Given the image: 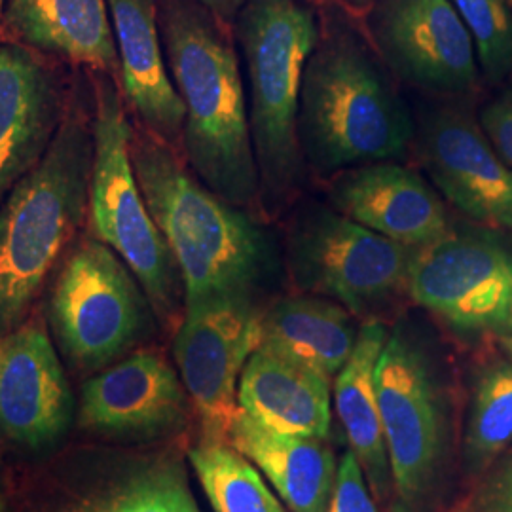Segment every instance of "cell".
Masks as SVG:
<instances>
[{"label":"cell","mask_w":512,"mask_h":512,"mask_svg":"<svg viewBox=\"0 0 512 512\" xmlns=\"http://www.w3.org/2000/svg\"><path fill=\"white\" fill-rule=\"evenodd\" d=\"M188 393L164 355L141 349L82 387L84 427L114 435H158L181 425Z\"/></svg>","instance_id":"17"},{"label":"cell","mask_w":512,"mask_h":512,"mask_svg":"<svg viewBox=\"0 0 512 512\" xmlns=\"http://www.w3.org/2000/svg\"><path fill=\"white\" fill-rule=\"evenodd\" d=\"M131 160L148 211L179 266L184 308L226 294L255 293L274 266L266 230L205 186L177 148L145 128L131 126Z\"/></svg>","instance_id":"2"},{"label":"cell","mask_w":512,"mask_h":512,"mask_svg":"<svg viewBox=\"0 0 512 512\" xmlns=\"http://www.w3.org/2000/svg\"><path fill=\"white\" fill-rule=\"evenodd\" d=\"M234 23L260 190L279 202L304 173L300 93L321 25L308 0H247Z\"/></svg>","instance_id":"5"},{"label":"cell","mask_w":512,"mask_h":512,"mask_svg":"<svg viewBox=\"0 0 512 512\" xmlns=\"http://www.w3.org/2000/svg\"><path fill=\"white\" fill-rule=\"evenodd\" d=\"M291 262L298 283L355 313L382 304L408 281L416 249L385 238L336 209L296 222Z\"/></svg>","instance_id":"9"},{"label":"cell","mask_w":512,"mask_h":512,"mask_svg":"<svg viewBox=\"0 0 512 512\" xmlns=\"http://www.w3.org/2000/svg\"><path fill=\"white\" fill-rule=\"evenodd\" d=\"M330 198L338 213L410 249L452 234L439 192L418 171L395 162L348 169L332 184Z\"/></svg>","instance_id":"16"},{"label":"cell","mask_w":512,"mask_h":512,"mask_svg":"<svg viewBox=\"0 0 512 512\" xmlns=\"http://www.w3.org/2000/svg\"><path fill=\"white\" fill-rule=\"evenodd\" d=\"M4 2L6 0H0V19H2V12H4Z\"/></svg>","instance_id":"34"},{"label":"cell","mask_w":512,"mask_h":512,"mask_svg":"<svg viewBox=\"0 0 512 512\" xmlns=\"http://www.w3.org/2000/svg\"><path fill=\"white\" fill-rule=\"evenodd\" d=\"M262 313L253 294H226L184 308L173 355L202 421L203 440L228 442L239 380L260 344Z\"/></svg>","instance_id":"10"},{"label":"cell","mask_w":512,"mask_h":512,"mask_svg":"<svg viewBox=\"0 0 512 512\" xmlns=\"http://www.w3.org/2000/svg\"><path fill=\"white\" fill-rule=\"evenodd\" d=\"M395 512H423L439 486L446 418L425 349L404 327L393 330L376 366Z\"/></svg>","instance_id":"8"},{"label":"cell","mask_w":512,"mask_h":512,"mask_svg":"<svg viewBox=\"0 0 512 512\" xmlns=\"http://www.w3.org/2000/svg\"><path fill=\"white\" fill-rule=\"evenodd\" d=\"M366 29L385 67L408 86L446 95L475 90V40L450 0H376Z\"/></svg>","instance_id":"12"},{"label":"cell","mask_w":512,"mask_h":512,"mask_svg":"<svg viewBox=\"0 0 512 512\" xmlns=\"http://www.w3.org/2000/svg\"><path fill=\"white\" fill-rule=\"evenodd\" d=\"M478 124L495 152L512 169V86L482 109Z\"/></svg>","instance_id":"30"},{"label":"cell","mask_w":512,"mask_h":512,"mask_svg":"<svg viewBox=\"0 0 512 512\" xmlns=\"http://www.w3.org/2000/svg\"><path fill=\"white\" fill-rule=\"evenodd\" d=\"M505 349H507V353H509V357L512 359V334L505 338Z\"/></svg>","instance_id":"33"},{"label":"cell","mask_w":512,"mask_h":512,"mask_svg":"<svg viewBox=\"0 0 512 512\" xmlns=\"http://www.w3.org/2000/svg\"><path fill=\"white\" fill-rule=\"evenodd\" d=\"M188 458L215 512H289L232 444L202 440Z\"/></svg>","instance_id":"24"},{"label":"cell","mask_w":512,"mask_h":512,"mask_svg":"<svg viewBox=\"0 0 512 512\" xmlns=\"http://www.w3.org/2000/svg\"><path fill=\"white\" fill-rule=\"evenodd\" d=\"M446 512H512V450L495 459L475 488Z\"/></svg>","instance_id":"28"},{"label":"cell","mask_w":512,"mask_h":512,"mask_svg":"<svg viewBox=\"0 0 512 512\" xmlns=\"http://www.w3.org/2000/svg\"><path fill=\"white\" fill-rule=\"evenodd\" d=\"M475 40L480 71L499 84L512 73L511 0H450Z\"/></svg>","instance_id":"27"},{"label":"cell","mask_w":512,"mask_h":512,"mask_svg":"<svg viewBox=\"0 0 512 512\" xmlns=\"http://www.w3.org/2000/svg\"><path fill=\"white\" fill-rule=\"evenodd\" d=\"M92 116L71 101L37 167L0 203V336L18 329L88 217Z\"/></svg>","instance_id":"4"},{"label":"cell","mask_w":512,"mask_h":512,"mask_svg":"<svg viewBox=\"0 0 512 512\" xmlns=\"http://www.w3.org/2000/svg\"><path fill=\"white\" fill-rule=\"evenodd\" d=\"M73 412V397L50 334L23 323L0 336V437L21 446L59 439Z\"/></svg>","instance_id":"14"},{"label":"cell","mask_w":512,"mask_h":512,"mask_svg":"<svg viewBox=\"0 0 512 512\" xmlns=\"http://www.w3.org/2000/svg\"><path fill=\"white\" fill-rule=\"evenodd\" d=\"M325 2H334L338 6L351 8V10H368L376 0H325Z\"/></svg>","instance_id":"32"},{"label":"cell","mask_w":512,"mask_h":512,"mask_svg":"<svg viewBox=\"0 0 512 512\" xmlns=\"http://www.w3.org/2000/svg\"><path fill=\"white\" fill-rule=\"evenodd\" d=\"M165 59L184 105L186 165L217 196L247 209L260 198L245 80L224 21L198 0H160Z\"/></svg>","instance_id":"1"},{"label":"cell","mask_w":512,"mask_h":512,"mask_svg":"<svg viewBox=\"0 0 512 512\" xmlns=\"http://www.w3.org/2000/svg\"><path fill=\"white\" fill-rule=\"evenodd\" d=\"M329 512H384L370 492L365 475L351 452H346L338 463V478Z\"/></svg>","instance_id":"29"},{"label":"cell","mask_w":512,"mask_h":512,"mask_svg":"<svg viewBox=\"0 0 512 512\" xmlns=\"http://www.w3.org/2000/svg\"><path fill=\"white\" fill-rule=\"evenodd\" d=\"M76 512H200L177 465H150Z\"/></svg>","instance_id":"26"},{"label":"cell","mask_w":512,"mask_h":512,"mask_svg":"<svg viewBox=\"0 0 512 512\" xmlns=\"http://www.w3.org/2000/svg\"><path fill=\"white\" fill-rule=\"evenodd\" d=\"M406 287L459 332L512 330V255L494 238L452 232L416 249Z\"/></svg>","instance_id":"11"},{"label":"cell","mask_w":512,"mask_h":512,"mask_svg":"<svg viewBox=\"0 0 512 512\" xmlns=\"http://www.w3.org/2000/svg\"><path fill=\"white\" fill-rule=\"evenodd\" d=\"M69 105L54 69L21 44H0V203L44 158Z\"/></svg>","instance_id":"15"},{"label":"cell","mask_w":512,"mask_h":512,"mask_svg":"<svg viewBox=\"0 0 512 512\" xmlns=\"http://www.w3.org/2000/svg\"><path fill=\"white\" fill-rule=\"evenodd\" d=\"M512 444V363L486 368L476 380L465 431V458L480 471Z\"/></svg>","instance_id":"25"},{"label":"cell","mask_w":512,"mask_h":512,"mask_svg":"<svg viewBox=\"0 0 512 512\" xmlns=\"http://www.w3.org/2000/svg\"><path fill=\"white\" fill-rule=\"evenodd\" d=\"M239 410L287 435L329 439L330 380L256 348L243 368Z\"/></svg>","instance_id":"21"},{"label":"cell","mask_w":512,"mask_h":512,"mask_svg":"<svg viewBox=\"0 0 512 512\" xmlns=\"http://www.w3.org/2000/svg\"><path fill=\"white\" fill-rule=\"evenodd\" d=\"M120 61V90L141 128L181 148L184 105L169 74L160 0H109Z\"/></svg>","instance_id":"18"},{"label":"cell","mask_w":512,"mask_h":512,"mask_svg":"<svg viewBox=\"0 0 512 512\" xmlns=\"http://www.w3.org/2000/svg\"><path fill=\"white\" fill-rule=\"evenodd\" d=\"M4 509V503H2V495H0V512Z\"/></svg>","instance_id":"35"},{"label":"cell","mask_w":512,"mask_h":512,"mask_svg":"<svg viewBox=\"0 0 512 512\" xmlns=\"http://www.w3.org/2000/svg\"><path fill=\"white\" fill-rule=\"evenodd\" d=\"M228 444L249 459L291 512H329L338 463L327 439L274 431L238 410Z\"/></svg>","instance_id":"20"},{"label":"cell","mask_w":512,"mask_h":512,"mask_svg":"<svg viewBox=\"0 0 512 512\" xmlns=\"http://www.w3.org/2000/svg\"><path fill=\"white\" fill-rule=\"evenodd\" d=\"M4 27L25 48L107 74L120 84L109 0H8Z\"/></svg>","instance_id":"19"},{"label":"cell","mask_w":512,"mask_h":512,"mask_svg":"<svg viewBox=\"0 0 512 512\" xmlns=\"http://www.w3.org/2000/svg\"><path fill=\"white\" fill-rule=\"evenodd\" d=\"M92 183L88 220L103 241L143 285L152 308L171 317L183 296V279L164 236L148 211L131 160V124L120 84L93 76Z\"/></svg>","instance_id":"6"},{"label":"cell","mask_w":512,"mask_h":512,"mask_svg":"<svg viewBox=\"0 0 512 512\" xmlns=\"http://www.w3.org/2000/svg\"><path fill=\"white\" fill-rule=\"evenodd\" d=\"M207 10H211L220 21L230 23L236 21L239 10L247 0H198Z\"/></svg>","instance_id":"31"},{"label":"cell","mask_w":512,"mask_h":512,"mask_svg":"<svg viewBox=\"0 0 512 512\" xmlns=\"http://www.w3.org/2000/svg\"><path fill=\"white\" fill-rule=\"evenodd\" d=\"M382 57L348 23L323 31L304 71L298 137L319 175L401 158L416 139L412 110Z\"/></svg>","instance_id":"3"},{"label":"cell","mask_w":512,"mask_h":512,"mask_svg":"<svg viewBox=\"0 0 512 512\" xmlns=\"http://www.w3.org/2000/svg\"><path fill=\"white\" fill-rule=\"evenodd\" d=\"M150 306L128 264L90 234L74 243L55 279L50 323L74 366L99 370L143 338Z\"/></svg>","instance_id":"7"},{"label":"cell","mask_w":512,"mask_h":512,"mask_svg":"<svg viewBox=\"0 0 512 512\" xmlns=\"http://www.w3.org/2000/svg\"><path fill=\"white\" fill-rule=\"evenodd\" d=\"M387 338L389 332L380 321H366L334 382L336 414L348 437L349 452L357 459L366 484L380 505L393 497L384 425L374 384Z\"/></svg>","instance_id":"22"},{"label":"cell","mask_w":512,"mask_h":512,"mask_svg":"<svg viewBox=\"0 0 512 512\" xmlns=\"http://www.w3.org/2000/svg\"><path fill=\"white\" fill-rule=\"evenodd\" d=\"M414 141L423 169L448 202L475 222L512 232V169L480 124L458 109L429 110Z\"/></svg>","instance_id":"13"},{"label":"cell","mask_w":512,"mask_h":512,"mask_svg":"<svg viewBox=\"0 0 512 512\" xmlns=\"http://www.w3.org/2000/svg\"><path fill=\"white\" fill-rule=\"evenodd\" d=\"M359 330L342 304L294 296L262 313L260 344L277 357L332 380L355 348Z\"/></svg>","instance_id":"23"}]
</instances>
